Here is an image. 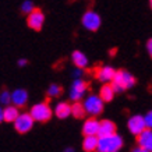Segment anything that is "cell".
Masks as SVG:
<instances>
[{"instance_id":"1","label":"cell","mask_w":152,"mask_h":152,"mask_svg":"<svg viewBox=\"0 0 152 152\" xmlns=\"http://www.w3.org/2000/svg\"><path fill=\"white\" fill-rule=\"evenodd\" d=\"M123 138L119 134H110V135H103L99 137L98 142V152H119L123 148Z\"/></svg>"},{"instance_id":"2","label":"cell","mask_w":152,"mask_h":152,"mask_svg":"<svg viewBox=\"0 0 152 152\" xmlns=\"http://www.w3.org/2000/svg\"><path fill=\"white\" fill-rule=\"evenodd\" d=\"M112 85H113L116 92H124L135 85V77L126 70H119V71H116Z\"/></svg>"},{"instance_id":"3","label":"cell","mask_w":152,"mask_h":152,"mask_svg":"<svg viewBox=\"0 0 152 152\" xmlns=\"http://www.w3.org/2000/svg\"><path fill=\"white\" fill-rule=\"evenodd\" d=\"M83 103H84V107H85L87 115L95 117V116L101 115L102 112H103V103H105V101H103L99 95L91 94V95H88V96L84 99Z\"/></svg>"},{"instance_id":"4","label":"cell","mask_w":152,"mask_h":152,"mask_svg":"<svg viewBox=\"0 0 152 152\" xmlns=\"http://www.w3.org/2000/svg\"><path fill=\"white\" fill-rule=\"evenodd\" d=\"M34 120L35 121H39V123H46L52 119V115L55 112L52 110V107L49 106V103L46 102H41V103H35V105L31 107V112Z\"/></svg>"},{"instance_id":"5","label":"cell","mask_w":152,"mask_h":152,"mask_svg":"<svg viewBox=\"0 0 152 152\" xmlns=\"http://www.w3.org/2000/svg\"><path fill=\"white\" fill-rule=\"evenodd\" d=\"M81 24H83V27L85 28L87 31L95 32V31H98V29L101 28L102 18H101V15H99L96 11H94V10H88V11L84 13L83 18H81Z\"/></svg>"},{"instance_id":"6","label":"cell","mask_w":152,"mask_h":152,"mask_svg":"<svg viewBox=\"0 0 152 152\" xmlns=\"http://www.w3.org/2000/svg\"><path fill=\"white\" fill-rule=\"evenodd\" d=\"M34 123H35V120H34L31 113H20L18 117L15 119V121H14L13 124H14V129H15L17 133L25 134L32 130Z\"/></svg>"},{"instance_id":"7","label":"cell","mask_w":152,"mask_h":152,"mask_svg":"<svg viewBox=\"0 0 152 152\" xmlns=\"http://www.w3.org/2000/svg\"><path fill=\"white\" fill-rule=\"evenodd\" d=\"M87 83L81 78H74L73 84H71V87H70V91H69V96L71 101L77 102V101H81L87 92Z\"/></svg>"},{"instance_id":"8","label":"cell","mask_w":152,"mask_h":152,"mask_svg":"<svg viewBox=\"0 0 152 152\" xmlns=\"http://www.w3.org/2000/svg\"><path fill=\"white\" fill-rule=\"evenodd\" d=\"M127 129L133 135H140L144 130H147V123H145V117L141 115H134L127 120Z\"/></svg>"},{"instance_id":"9","label":"cell","mask_w":152,"mask_h":152,"mask_svg":"<svg viewBox=\"0 0 152 152\" xmlns=\"http://www.w3.org/2000/svg\"><path fill=\"white\" fill-rule=\"evenodd\" d=\"M27 24L28 27L34 31H41L43 24H45V14L39 9H35L34 11L27 15Z\"/></svg>"},{"instance_id":"10","label":"cell","mask_w":152,"mask_h":152,"mask_svg":"<svg viewBox=\"0 0 152 152\" xmlns=\"http://www.w3.org/2000/svg\"><path fill=\"white\" fill-rule=\"evenodd\" d=\"M115 74H116V70L112 66H101L95 71V78L98 81H101L102 84H107L113 81Z\"/></svg>"},{"instance_id":"11","label":"cell","mask_w":152,"mask_h":152,"mask_svg":"<svg viewBox=\"0 0 152 152\" xmlns=\"http://www.w3.org/2000/svg\"><path fill=\"white\" fill-rule=\"evenodd\" d=\"M99 126H101V121H98L92 116L91 119L85 120V123L83 124V134L84 135H98Z\"/></svg>"},{"instance_id":"12","label":"cell","mask_w":152,"mask_h":152,"mask_svg":"<svg viewBox=\"0 0 152 152\" xmlns=\"http://www.w3.org/2000/svg\"><path fill=\"white\" fill-rule=\"evenodd\" d=\"M137 145L152 152V129L144 130L140 135H137Z\"/></svg>"},{"instance_id":"13","label":"cell","mask_w":152,"mask_h":152,"mask_svg":"<svg viewBox=\"0 0 152 152\" xmlns=\"http://www.w3.org/2000/svg\"><path fill=\"white\" fill-rule=\"evenodd\" d=\"M28 101V92L23 88H17L11 92V103L18 107H23Z\"/></svg>"},{"instance_id":"14","label":"cell","mask_w":152,"mask_h":152,"mask_svg":"<svg viewBox=\"0 0 152 152\" xmlns=\"http://www.w3.org/2000/svg\"><path fill=\"white\" fill-rule=\"evenodd\" d=\"M55 116L57 119L64 120L67 119L69 116H71V105L67 103V102H59L57 105L55 106Z\"/></svg>"},{"instance_id":"15","label":"cell","mask_w":152,"mask_h":152,"mask_svg":"<svg viewBox=\"0 0 152 152\" xmlns=\"http://www.w3.org/2000/svg\"><path fill=\"white\" fill-rule=\"evenodd\" d=\"M99 137L98 135H84L83 140V149L85 152H94L98 149Z\"/></svg>"},{"instance_id":"16","label":"cell","mask_w":152,"mask_h":152,"mask_svg":"<svg viewBox=\"0 0 152 152\" xmlns=\"http://www.w3.org/2000/svg\"><path fill=\"white\" fill-rule=\"evenodd\" d=\"M116 133V124L112 120H101V126H99V133L98 137H103V135H110Z\"/></svg>"},{"instance_id":"17","label":"cell","mask_w":152,"mask_h":152,"mask_svg":"<svg viewBox=\"0 0 152 152\" xmlns=\"http://www.w3.org/2000/svg\"><path fill=\"white\" fill-rule=\"evenodd\" d=\"M115 95H116V91H115V88H113V85H112V83L103 84L101 87V89H99V96H101L105 102L113 101Z\"/></svg>"},{"instance_id":"18","label":"cell","mask_w":152,"mask_h":152,"mask_svg":"<svg viewBox=\"0 0 152 152\" xmlns=\"http://www.w3.org/2000/svg\"><path fill=\"white\" fill-rule=\"evenodd\" d=\"M71 60H73L74 66L80 67V69H85L88 66V57L81 50H74L71 55Z\"/></svg>"},{"instance_id":"19","label":"cell","mask_w":152,"mask_h":152,"mask_svg":"<svg viewBox=\"0 0 152 152\" xmlns=\"http://www.w3.org/2000/svg\"><path fill=\"white\" fill-rule=\"evenodd\" d=\"M18 106L15 105H7L4 106V121L7 123H14L15 119L18 117Z\"/></svg>"},{"instance_id":"20","label":"cell","mask_w":152,"mask_h":152,"mask_svg":"<svg viewBox=\"0 0 152 152\" xmlns=\"http://www.w3.org/2000/svg\"><path fill=\"white\" fill-rule=\"evenodd\" d=\"M85 115H87V112H85L84 103H81L80 101H77L71 105V116H74L75 119H83Z\"/></svg>"},{"instance_id":"21","label":"cell","mask_w":152,"mask_h":152,"mask_svg":"<svg viewBox=\"0 0 152 152\" xmlns=\"http://www.w3.org/2000/svg\"><path fill=\"white\" fill-rule=\"evenodd\" d=\"M61 94V87L57 84H52L48 88V96L49 98H57Z\"/></svg>"},{"instance_id":"22","label":"cell","mask_w":152,"mask_h":152,"mask_svg":"<svg viewBox=\"0 0 152 152\" xmlns=\"http://www.w3.org/2000/svg\"><path fill=\"white\" fill-rule=\"evenodd\" d=\"M11 103V92L9 91H1L0 92V105L7 106Z\"/></svg>"},{"instance_id":"23","label":"cell","mask_w":152,"mask_h":152,"mask_svg":"<svg viewBox=\"0 0 152 152\" xmlns=\"http://www.w3.org/2000/svg\"><path fill=\"white\" fill-rule=\"evenodd\" d=\"M35 10V6H34V3L31 1V0H25V1H23V4H21V11H23L24 14H29L31 11H34Z\"/></svg>"},{"instance_id":"24","label":"cell","mask_w":152,"mask_h":152,"mask_svg":"<svg viewBox=\"0 0 152 152\" xmlns=\"http://www.w3.org/2000/svg\"><path fill=\"white\" fill-rule=\"evenodd\" d=\"M145 117V123H147V129H152V110H149L147 115L144 116Z\"/></svg>"},{"instance_id":"25","label":"cell","mask_w":152,"mask_h":152,"mask_svg":"<svg viewBox=\"0 0 152 152\" xmlns=\"http://www.w3.org/2000/svg\"><path fill=\"white\" fill-rule=\"evenodd\" d=\"M147 52H148V55L152 57V38H149L147 41Z\"/></svg>"},{"instance_id":"26","label":"cell","mask_w":152,"mask_h":152,"mask_svg":"<svg viewBox=\"0 0 152 152\" xmlns=\"http://www.w3.org/2000/svg\"><path fill=\"white\" fill-rule=\"evenodd\" d=\"M73 75L75 78H80L81 75H83V69H80V67H75V70L73 71Z\"/></svg>"},{"instance_id":"27","label":"cell","mask_w":152,"mask_h":152,"mask_svg":"<svg viewBox=\"0 0 152 152\" xmlns=\"http://www.w3.org/2000/svg\"><path fill=\"white\" fill-rule=\"evenodd\" d=\"M131 152H151V151H148V149H145V148H142V147H140V145H137V147L134 148Z\"/></svg>"},{"instance_id":"28","label":"cell","mask_w":152,"mask_h":152,"mask_svg":"<svg viewBox=\"0 0 152 152\" xmlns=\"http://www.w3.org/2000/svg\"><path fill=\"white\" fill-rule=\"evenodd\" d=\"M1 121H4V107H1L0 105V123Z\"/></svg>"},{"instance_id":"29","label":"cell","mask_w":152,"mask_h":152,"mask_svg":"<svg viewBox=\"0 0 152 152\" xmlns=\"http://www.w3.org/2000/svg\"><path fill=\"white\" fill-rule=\"evenodd\" d=\"M27 63H28L27 59H20L18 60V66H20V67H25V66H27Z\"/></svg>"},{"instance_id":"30","label":"cell","mask_w":152,"mask_h":152,"mask_svg":"<svg viewBox=\"0 0 152 152\" xmlns=\"http://www.w3.org/2000/svg\"><path fill=\"white\" fill-rule=\"evenodd\" d=\"M63 152H75V151H74V149H73L71 147H69V148H66V149H64Z\"/></svg>"},{"instance_id":"31","label":"cell","mask_w":152,"mask_h":152,"mask_svg":"<svg viewBox=\"0 0 152 152\" xmlns=\"http://www.w3.org/2000/svg\"><path fill=\"white\" fill-rule=\"evenodd\" d=\"M149 7H151V10H152V0H149Z\"/></svg>"}]
</instances>
